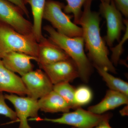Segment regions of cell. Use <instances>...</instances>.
<instances>
[{"label":"cell","instance_id":"6da1fadb","mask_svg":"<svg viewBox=\"0 0 128 128\" xmlns=\"http://www.w3.org/2000/svg\"><path fill=\"white\" fill-rule=\"evenodd\" d=\"M93 0H87L83 6L78 25L81 26L82 37L90 60L93 66H98L112 73H116L113 64L108 58L109 51L101 36L100 13L92 10Z\"/></svg>","mask_w":128,"mask_h":128},{"label":"cell","instance_id":"7a4b0ae2","mask_svg":"<svg viewBox=\"0 0 128 128\" xmlns=\"http://www.w3.org/2000/svg\"><path fill=\"white\" fill-rule=\"evenodd\" d=\"M49 39L61 48L75 63L82 81L88 82L92 71V64L85 52L82 36L70 37L60 33L52 26H44Z\"/></svg>","mask_w":128,"mask_h":128},{"label":"cell","instance_id":"3957f363","mask_svg":"<svg viewBox=\"0 0 128 128\" xmlns=\"http://www.w3.org/2000/svg\"><path fill=\"white\" fill-rule=\"evenodd\" d=\"M12 52L24 53L37 60L38 43L34 34H21L0 20V58Z\"/></svg>","mask_w":128,"mask_h":128},{"label":"cell","instance_id":"277c9868","mask_svg":"<svg viewBox=\"0 0 128 128\" xmlns=\"http://www.w3.org/2000/svg\"><path fill=\"white\" fill-rule=\"evenodd\" d=\"M64 5L54 0H46L43 19L50 22L57 32L70 37L82 36V29L71 20V16L62 10Z\"/></svg>","mask_w":128,"mask_h":128},{"label":"cell","instance_id":"5b68a950","mask_svg":"<svg viewBox=\"0 0 128 128\" xmlns=\"http://www.w3.org/2000/svg\"><path fill=\"white\" fill-rule=\"evenodd\" d=\"M112 117L111 114H95L80 107L73 112L64 113L61 117L58 118H41L40 121L66 124L76 128H93L105 120L111 119Z\"/></svg>","mask_w":128,"mask_h":128},{"label":"cell","instance_id":"8992f818","mask_svg":"<svg viewBox=\"0 0 128 128\" xmlns=\"http://www.w3.org/2000/svg\"><path fill=\"white\" fill-rule=\"evenodd\" d=\"M100 2L99 13L106 22V35L104 40L108 46L112 47L115 41H120L121 33L125 30L126 26L122 14L117 9L113 0L109 3Z\"/></svg>","mask_w":128,"mask_h":128},{"label":"cell","instance_id":"52a82bcc","mask_svg":"<svg viewBox=\"0 0 128 128\" xmlns=\"http://www.w3.org/2000/svg\"><path fill=\"white\" fill-rule=\"evenodd\" d=\"M20 9L6 0H0V20L21 34H34L33 24Z\"/></svg>","mask_w":128,"mask_h":128},{"label":"cell","instance_id":"ba28073f","mask_svg":"<svg viewBox=\"0 0 128 128\" xmlns=\"http://www.w3.org/2000/svg\"><path fill=\"white\" fill-rule=\"evenodd\" d=\"M6 99L11 102L16 110V114L20 122L18 128H32L28 123L29 117L35 121H40L38 115L40 110L38 100L29 96H20L14 94H5Z\"/></svg>","mask_w":128,"mask_h":128},{"label":"cell","instance_id":"9c48e42d","mask_svg":"<svg viewBox=\"0 0 128 128\" xmlns=\"http://www.w3.org/2000/svg\"><path fill=\"white\" fill-rule=\"evenodd\" d=\"M48 76L53 85L71 82L79 73L75 63L71 58L39 66Z\"/></svg>","mask_w":128,"mask_h":128},{"label":"cell","instance_id":"30bf717a","mask_svg":"<svg viewBox=\"0 0 128 128\" xmlns=\"http://www.w3.org/2000/svg\"><path fill=\"white\" fill-rule=\"evenodd\" d=\"M21 78L28 92V96L35 100H38L53 90L54 85L41 69L32 70Z\"/></svg>","mask_w":128,"mask_h":128},{"label":"cell","instance_id":"8fae6325","mask_svg":"<svg viewBox=\"0 0 128 128\" xmlns=\"http://www.w3.org/2000/svg\"><path fill=\"white\" fill-rule=\"evenodd\" d=\"M70 58L56 44L43 36L38 42L37 62L39 66Z\"/></svg>","mask_w":128,"mask_h":128},{"label":"cell","instance_id":"7c38bea8","mask_svg":"<svg viewBox=\"0 0 128 128\" xmlns=\"http://www.w3.org/2000/svg\"><path fill=\"white\" fill-rule=\"evenodd\" d=\"M0 59L6 68L13 73H18L21 76L33 70L34 66L31 60H37L31 56L18 52L8 53Z\"/></svg>","mask_w":128,"mask_h":128},{"label":"cell","instance_id":"4fadbf2b","mask_svg":"<svg viewBox=\"0 0 128 128\" xmlns=\"http://www.w3.org/2000/svg\"><path fill=\"white\" fill-rule=\"evenodd\" d=\"M3 92L20 96L28 95L21 77L6 68L0 59V92Z\"/></svg>","mask_w":128,"mask_h":128},{"label":"cell","instance_id":"5bb4252c","mask_svg":"<svg viewBox=\"0 0 128 128\" xmlns=\"http://www.w3.org/2000/svg\"><path fill=\"white\" fill-rule=\"evenodd\" d=\"M128 96L114 90H108L103 99L100 102L89 107L88 110L98 114H104L123 105H128Z\"/></svg>","mask_w":128,"mask_h":128},{"label":"cell","instance_id":"9a60e30c","mask_svg":"<svg viewBox=\"0 0 128 128\" xmlns=\"http://www.w3.org/2000/svg\"><path fill=\"white\" fill-rule=\"evenodd\" d=\"M38 103L40 110L45 112L65 113L72 109L64 98L53 90L38 99Z\"/></svg>","mask_w":128,"mask_h":128},{"label":"cell","instance_id":"2e32d148","mask_svg":"<svg viewBox=\"0 0 128 128\" xmlns=\"http://www.w3.org/2000/svg\"><path fill=\"white\" fill-rule=\"evenodd\" d=\"M46 0H25V4L31 6L33 18V34L38 42L43 36L42 34V26L43 14Z\"/></svg>","mask_w":128,"mask_h":128},{"label":"cell","instance_id":"e0dca14e","mask_svg":"<svg viewBox=\"0 0 128 128\" xmlns=\"http://www.w3.org/2000/svg\"><path fill=\"white\" fill-rule=\"evenodd\" d=\"M98 74L102 77L111 90L121 92L128 96V83L119 78L115 77L107 70L98 66H94Z\"/></svg>","mask_w":128,"mask_h":128},{"label":"cell","instance_id":"ac0fdd59","mask_svg":"<svg viewBox=\"0 0 128 128\" xmlns=\"http://www.w3.org/2000/svg\"><path fill=\"white\" fill-rule=\"evenodd\" d=\"M75 88L69 82H64L54 85L53 90L56 92L64 98L71 107L76 109L74 102V94Z\"/></svg>","mask_w":128,"mask_h":128},{"label":"cell","instance_id":"d6986e66","mask_svg":"<svg viewBox=\"0 0 128 128\" xmlns=\"http://www.w3.org/2000/svg\"><path fill=\"white\" fill-rule=\"evenodd\" d=\"M93 94L91 89L85 85H82L75 88L74 102L76 109L88 104L92 100Z\"/></svg>","mask_w":128,"mask_h":128},{"label":"cell","instance_id":"ffe728a7","mask_svg":"<svg viewBox=\"0 0 128 128\" xmlns=\"http://www.w3.org/2000/svg\"><path fill=\"white\" fill-rule=\"evenodd\" d=\"M67 4L64 6V12L72 14L74 23L78 25L82 14V8L87 0H66Z\"/></svg>","mask_w":128,"mask_h":128},{"label":"cell","instance_id":"44dd1931","mask_svg":"<svg viewBox=\"0 0 128 128\" xmlns=\"http://www.w3.org/2000/svg\"><path fill=\"white\" fill-rule=\"evenodd\" d=\"M124 23L126 26L124 34L118 44L114 48H110L112 52L111 62L114 66H117L120 58L124 52L123 45L128 38V19L124 20Z\"/></svg>","mask_w":128,"mask_h":128},{"label":"cell","instance_id":"7402d4cb","mask_svg":"<svg viewBox=\"0 0 128 128\" xmlns=\"http://www.w3.org/2000/svg\"><path fill=\"white\" fill-rule=\"evenodd\" d=\"M5 100L3 92H0V114L7 117L12 121L15 122L18 121L16 112L7 105Z\"/></svg>","mask_w":128,"mask_h":128},{"label":"cell","instance_id":"603a6c76","mask_svg":"<svg viewBox=\"0 0 128 128\" xmlns=\"http://www.w3.org/2000/svg\"><path fill=\"white\" fill-rule=\"evenodd\" d=\"M117 9L126 19L128 17V0H113Z\"/></svg>","mask_w":128,"mask_h":128},{"label":"cell","instance_id":"cb8c5ba5","mask_svg":"<svg viewBox=\"0 0 128 128\" xmlns=\"http://www.w3.org/2000/svg\"><path fill=\"white\" fill-rule=\"evenodd\" d=\"M17 6L23 12L24 15L29 18V13L27 9L25 0H6Z\"/></svg>","mask_w":128,"mask_h":128},{"label":"cell","instance_id":"d4e9b609","mask_svg":"<svg viewBox=\"0 0 128 128\" xmlns=\"http://www.w3.org/2000/svg\"><path fill=\"white\" fill-rule=\"evenodd\" d=\"M110 119L105 120L93 128H112L109 124Z\"/></svg>","mask_w":128,"mask_h":128},{"label":"cell","instance_id":"484cf974","mask_svg":"<svg viewBox=\"0 0 128 128\" xmlns=\"http://www.w3.org/2000/svg\"><path fill=\"white\" fill-rule=\"evenodd\" d=\"M128 105L124 108L123 109L120 111V114L123 116L128 115Z\"/></svg>","mask_w":128,"mask_h":128},{"label":"cell","instance_id":"4316f807","mask_svg":"<svg viewBox=\"0 0 128 128\" xmlns=\"http://www.w3.org/2000/svg\"><path fill=\"white\" fill-rule=\"evenodd\" d=\"M100 0V1L104 2H107V3H109L112 0Z\"/></svg>","mask_w":128,"mask_h":128},{"label":"cell","instance_id":"83f0119b","mask_svg":"<svg viewBox=\"0 0 128 128\" xmlns=\"http://www.w3.org/2000/svg\"><path fill=\"white\" fill-rule=\"evenodd\" d=\"M72 128H74V127H72Z\"/></svg>","mask_w":128,"mask_h":128}]
</instances>
